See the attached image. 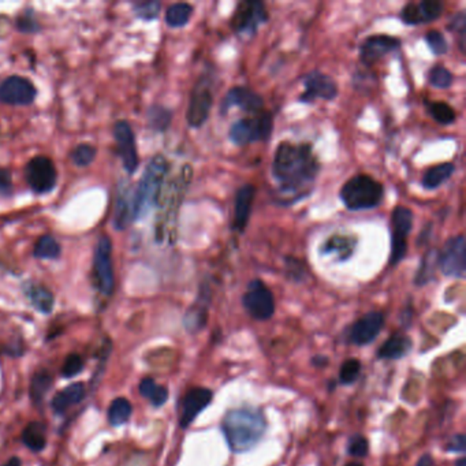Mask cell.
Here are the masks:
<instances>
[{
    "instance_id": "1",
    "label": "cell",
    "mask_w": 466,
    "mask_h": 466,
    "mask_svg": "<svg viewBox=\"0 0 466 466\" xmlns=\"http://www.w3.org/2000/svg\"><path fill=\"white\" fill-rule=\"evenodd\" d=\"M320 163L309 144L280 143L275 151L272 177L278 185L282 204H293L312 191Z\"/></svg>"
},
{
    "instance_id": "2",
    "label": "cell",
    "mask_w": 466,
    "mask_h": 466,
    "mask_svg": "<svg viewBox=\"0 0 466 466\" xmlns=\"http://www.w3.org/2000/svg\"><path fill=\"white\" fill-rule=\"evenodd\" d=\"M267 428L262 413L257 409L230 410L223 421V431L234 453L253 449Z\"/></svg>"
},
{
    "instance_id": "3",
    "label": "cell",
    "mask_w": 466,
    "mask_h": 466,
    "mask_svg": "<svg viewBox=\"0 0 466 466\" xmlns=\"http://www.w3.org/2000/svg\"><path fill=\"white\" fill-rule=\"evenodd\" d=\"M192 180V169L191 166H185L180 175L173 180L167 188H162L158 204L160 206L162 214L158 218L156 223V236L159 241L169 238L170 242L175 241L177 236V219L181 203L184 201L185 192Z\"/></svg>"
},
{
    "instance_id": "4",
    "label": "cell",
    "mask_w": 466,
    "mask_h": 466,
    "mask_svg": "<svg viewBox=\"0 0 466 466\" xmlns=\"http://www.w3.org/2000/svg\"><path fill=\"white\" fill-rule=\"evenodd\" d=\"M169 171V162L164 156L156 155L148 164L137 189L134 191V221L145 217L158 204L164 178Z\"/></svg>"
},
{
    "instance_id": "5",
    "label": "cell",
    "mask_w": 466,
    "mask_h": 466,
    "mask_svg": "<svg viewBox=\"0 0 466 466\" xmlns=\"http://www.w3.org/2000/svg\"><path fill=\"white\" fill-rule=\"evenodd\" d=\"M341 200L349 211L372 210L382 204L383 185L367 174L352 177L341 189Z\"/></svg>"
},
{
    "instance_id": "6",
    "label": "cell",
    "mask_w": 466,
    "mask_h": 466,
    "mask_svg": "<svg viewBox=\"0 0 466 466\" xmlns=\"http://www.w3.org/2000/svg\"><path fill=\"white\" fill-rule=\"evenodd\" d=\"M273 129L272 115L269 112H258L250 118H243L230 127V140L235 145L243 147L257 141H267Z\"/></svg>"
},
{
    "instance_id": "7",
    "label": "cell",
    "mask_w": 466,
    "mask_h": 466,
    "mask_svg": "<svg viewBox=\"0 0 466 466\" xmlns=\"http://www.w3.org/2000/svg\"><path fill=\"white\" fill-rule=\"evenodd\" d=\"M93 278L97 290L104 295L114 291V268H112V243L107 235L97 241L93 257Z\"/></svg>"
},
{
    "instance_id": "8",
    "label": "cell",
    "mask_w": 466,
    "mask_h": 466,
    "mask_svg": "<svg viewBox=\"0 0 466 466\" xmlns=\"http://www.w3.org/2000/svg\"><path fill=\"white\" fill-rule=\"evenodd\" d=\"M268 21V12L264 3L258 0H243L238 3L233 18L232 27L239 36H253L261 25Z\"/></svg>"
},
{
    "instance_id": "9",
    "label": "cell",
    "mask_w": 466,
    "mask_h": 466,
    "mask_svg": "<svg viewBox=\"0 0 466 466\" xmlns=\"http://www.w3.org/2000/svg\"><path fill=\"white\" fill-rule=\"evenodd\" d=\"M413 228V212L406 207H397L391 215V254L390 264L397 265L408 250L406 239Z\"/></svg>"
},
{
    "instance_id": "10",
    "label": "cell",
    "mask_w": 466,
    "mask_h": 466,
    "mask_svg": "<svg viewBox=\"0 0 466 466\" xmlns=\"http://www.w3.org/2000/svg\"><path fill=\"white\" fill-rule=\"evenodd\" d=\"M246 312L257 320H268L275 312V301L271 290L258 279L247 284L242 297Z\"/></svg>"
},
{
    "instance_id": "11",
    "label": "cell",
    "mask_w": 466,
    "mask_h": 466,
    "mask_svg": "<svg viewBox=\"0 0 466 466\" xmlns=\"http://www.w3.org/2000/svg\"><path fill=\"white\" fill-rule=\"evenodd\" d=\"M25 178L36 193L51 192L58 181V173L53 162L47 156L33 158L25 167Z\"/></svg>"
},
{
    "instance_id": "12",
    "label": "cell",
    "mask_w": 466,
    "mask_h": 466,
    "mask_svg": "<svg viewBox=\"0 0 466 466\" xmlns=\"http://www.w3.org/2000/svg\"><path fill=\"white\" fill-rule=\"evenodd\" d=\"M438 267L446 276L464 278L466 271V246L464 235L450 238L438 257Z\"/></svg>"
},
{
    "instance_id": "13",
    "label": "cell",
    "mask_w": 466,
    "mask_h": 466,
    "mask_svg": "<svg viewBox=\"0 0 466 466\" xmlns=\"http://www.w3.org/2000/svg\"><path fill=\"white\" fill-rule=\"evenodd\" d=\"M304 93L299 96L302 103H312L317 99L334 100L338 96L336 82L327 74L320 71H310L302 78Z\"/></svg>"
},
{
    "instance_id": "14",
    "label": "cell",
    "mask_w": 466,
    "mask_h": 466,
    "mask_svg": "<svg viewBox=\"0 0 466 466\" xmlns=\"http://www.w3.org/2000/svg\"><path fill=\"white\" fill-rule=\"evenodd\" d=\"M37 90L25 77L11 75L0 84V101L12 106H27L34 101Z\"/></svg>"
},
{
    "instance_id": "15",
    "label": "cell",
    "mask_w": 466,
    "mask_h": 466,
    "mask_svg": "<svg viewBox=\"0 0 466 466\" xmlns=\"http://www.w3.org/2000/svg\"><path fill=\"white\" fill-rule=\"evenodd\" d=\"M214 104V96L211 88L204 82V79L197 84L192 92V97L188 107L186 119L191 127L203 126L211 112Z\"/></svg>"
},
{
    "instance_id": "16",
    "label": "cell",
    "mask_w": 466,
    "mask_h": 466,
    "mask_svg": "<svg viewBox=\"0 0 466 466\" xmlns=\"http://www.w3.org/2000/svg\"><path fill=\"white\" fill-rule=\"evenodd\" d=\"M114 136L123 167L129 174H133L138 167V155L134 133L126 121H119L114 126Z\"/></svg>"
},
{
    "instance_id": "17",
    "label": "cell",
    "mask_w": 466,
    "mask_h": 466,
    "mask_svg": "<svg viewBox=\"0 0 466 466\" xmlns=\"http://www.w3.org/2000/svg\"><path fill=\"white\" fill-rule=\"evenodd\" d=\"M232 107H238L242 111L252 112V114H258L262 111L264 107V100L262 97L256 93L254 90L245 88V86H234L232 88L221 106L222 112H228Z\"/></svg>"
},
{
    "instance_id": "18",
    "label": "cell",
    "mask_w": 466,
    "mask_h": 466,
    "mask_svg": "<svg viewBox=\"0 0 466 466\" xmlns=\"http://www.w3.org/2000/svg\"><path fill=\"white\" fill-rule=\"evenodd\" d=\"M442 12L443 3L438 0H423L419 3H408L401 11V18L406 25H421L434 22Z\"/></svg>"
},
{
    "instance_id": "19",
    "label": "cell",
    "mask_w": 466,
    "mask_h": 466,
    "mask_svg": "<svg viewBox=\"0 0 466 466\" xmlns=\"http://www.w3.org/2000/svg\"><path fill=\"white\" fill-rule=\"evenodd\" d=\"M212 391L208 389H192L182 401L180 424L182 428L189 427L195 419L211 404Z\"/></svg>"
},
{
    "instance_id": "20",
    "label": "cell",
    "mask_w": 466,
    "mask_h": 466,
    "mask_svg": "<svg viewBox=\"0 0 466 466\" xmlns=\"http://www.w3.org/2000/svg\"><path fill=\"white\" fill-rule=\"evenodd\" d=\"M400 40L387 34H375L368 37L360 49L361 53V60L367 64L371 66L379 59L384 58L387 53L391 51L397 49L400 47Z\"/></svg>"
},
{
    "instance_id": "21",
    "label": "cell",
    "mask_w": 466,
    "mask_h": 466,
    "mask_svg": "<svg viewBox=\"0 0 466 466\" xmlns=\"http://www.w3.org/2000/svg\"><path fill=\"white\" fill-rule=\"evenodd\" d=\"M384 324V316L380 312H369L354 323L350 331V339L353 343L363 346L371 343L382 331Z\"/></svg>"
},
{
    "instance_id": "22",
    "label": "cell",
    "mask_w": 466,
    "mask_h": 466,
    "mask_svg": "<svg viewBox=\"0 0 466 466\" xmlns=\"http://www.w3.org/2000/svg\"><path fill=\"white\" fill-rule=\"evenodd\" d=\"M126 181L118 186V196L114 214V225L118 230H125L134 221V191Z\"/></svg>"
},
{
    "instance_id": "23",
    "label": "cell",
    "mask_w": 466,
    "mask_h": 466,
    "mask_svg": "<svg viewBox=\"0 0 466 466\" xmlns=\"http://www.w3.org/2000/svg\"><path fill=\"white\" fill-rule=\"evenodd\" d=\"M256 196V188L253 185H243L238 189L234 201V232L243 233L249 223L253 201Z\"/></svg>"
},
{
    "instance_id": "24",
    "label": "cell",
    "mask_w": 466,
    "mask_h": 466,
    "mask_svg": "<svg viewBox=\"0 0 466 466\" xmlns=\"http://www.w3.org/2000/svg\"><path fill=\"white\" fill-rule=\"evenodd\" d=\"M357 241L347 234H334L324 241L320 253L324 256H335L338 261H345L354 253Z\"/></svg>"
},
{
    "instance_id": "25",
    "label": "cell",
    "mask_w": 466,
    "mask_h": 466,
    "mask_svg": "<svg viewBox=\"0 0 466 466\" xmlns=\"http://www.w3.org/2000/svg\"><path fill=\"white\" fill-rule=\"evenodd\" d=\"M412 350V341L404 334H394L390 336L378 352L379 358L398 360L405 357Z\"/></svg>"
},
{
    "instance_id": "26",
    "label": "cell",
    "mask_w": 466,
    "mask_h": 466,
    "mask_svg": "<svg viewBox=\"0 0 466 466\" xmlns=\"http://www.w3.org/2000/svg\"><path fill=\"white\" fill-rule=\"evenodd\" d=\"M208 299L210 295L208 293H203L197 301L196 305H193L185 315L184 323L188 331L191 332H196L199 330H201L206 326V320H207V308H208Z\"/></svg>"
},
{
    "instance_id": "27",
    "label": "cell",
    "mask_w": 466,
    "mask_h": 466,
    "mask_svg": "<svg viewBox=\"0 0 466 466\" xmlns=\"http://www.w3.org/2000/svg\"><path fill=\"white\" fill-rule=\"evenodd\" d=\"M85 397V386L82 383H74L55 395L52 400V408L56 412H64L67 408L81 402Z\"/></svg>"
},
{
    "instance_id": "28",
    "label": "cell",
    "mask_w": 466,
    "mask_h": 466,
    "mask_svg": "<svg viewBox=\"0 0 466 466\" xmlns=\"http://www.w3.org/2000/svg\"><path fill=\"white\" fill-rule=\"evenodd\" d=\"M454 171H456V167L452 163H441L438 166L431 167L423 177L424 189H428V191L438 189L447 180H450Z\"/></svg>"
},
{
    "instance_id": "29",
    "label": "cell",
    "mask_w": 466,
    "mask_h": 466,
    "mask_svg": "<svg viewBox=\"0 0 466 466\" xmlns=\"http://www.w3.org/2000/svg\"><path fill=\"white\" fill-rule=\"evenodd\" d=\"M26 295L32 305L42 313H49L53 308L52 293L41 284H30L26 287Z\"/></svg>"
},
{
    "instance_id": "30",
    "label": "cell",
    "mask_w": 466,
    "mask_h": 466,
    "mask_svg": "<svg viewBox=\"0 0 466 466\" xmlns=\"http://www.w3.org/2000/svg\"><path fill=\"white\" fill-rule=\"evenodd\" d=\"M23 443L33 452H41L45 447V427L41 423H30L22 434Z\"/></svg>"
},
{
    "instance_id": "31",
    "label": "cell",
    "mask_w": 466,
    "mask_h": 466,
    "mask_svg": "<svg viewBox=\"0 0 466 466\" xmlns=\"http://www.w3.org/2000/svg\"><path fill=\"white\" fill-rule=\"evenodd\" d=\"M193 14V7L188 3L171 4L166 11V22L171 27L185 26Z\"/></svg>"
},
{
    "instance_id": "32",
    "label": "cell",
    "mask_w": 466,
    "mask_h": 466,
    "mask_svg": "<svg viewBox=\"0 0 466 466\" xmlns=\"http://www.w3.org/2000/svg\"><path fill=\"white\" fill-rule=\"evenodd\" d=\"M140 393H141V395L148 398L152 402V405H155V406H162L169 400L167 389L156 384L155 380L149 379V378L144 379L140 383Z\"/></svg>"
},
{
    "instance_id": "33",
    "label": "cell",
    "mask_w": 466,
    "mask_h": 466,
    "mask_svg": "<svg viewBox=\"0 0 466 466\" xmlns=\"http://www.w3.org/2000/svg\"><path fill=\"white\" fill-rule=\"evenodd\" d=\"M33 254L37 258L55 260L60 256V245L52 235H42L34 245Z\"/></svg>"
},
{
    "instance_id": "34",
    "label": "cell",
    "mask_w": 466,
    "mask_h": 466,
    "mask_svg": "<svg viewBox=\"0 0 466 466\" xmlns=\"http://www.w3.org/2000/svg\"><path fill=\"white\" fill-rule=\"evenodd\" d=\"M132 405L125 398H116L111 406H110V410H108V421L111 426L114 427H118V426H122L125 424L130 416H132Z\"/></svg>"
},
{
    "instance_id": "35",
    "label": "cell",
    "mask_w": 466,
    "mask_h": 466,
    "mask_svg": "<svg viewBox=\"0 0 466 466\" xmlns=\"http://www.w3.org/2000/svg\"><path fill=\"white\" fill-rule=\"evenodd\" d=\"M171 111L160 106L151 107L148 111V123L155 132H166L171 123Z\"/></svg>"
},
{
    "instance_id": "36",
    "label": "cell",
    "mask_w": 466,
    "mask_h": 466,
    "mask_svg": "<svg viewBox=\"0 0 466 466\" xmlns=\"http://www.w3.org/2000/svg\"><path fill=\"white\" fill-rule=\"evenodd\" d=\"M438 257H439V253L437 250H430L423 261H421V265H420V269L417 272V276H416V283L417 284H426L427 282H430L435 273V268L438 265Z\"/></svg>"
},
{
    "instance_id": "37",
    "label": "cell",
    "mask_w": 466,
    "mask_h": 466,
    "mask_svg": "<svg viewBox=\"0 0 466 466\" xmlns=\"http://www.w3.org/2000/svg\"><path fill=\"white\" fill-rule=\"evenodd\" d=\"M51 384H52V378L47 371L37 372L33 376L32 384H30L32 400L34 402H40L44 398V395L48 393V390L51 389Z\"/></svg>"
},
{
    "instance_id": "38",
    "label": "cell",
    "mask_w": 466,
    "mask_h": 466,
    "mask_svg": "<svg viewBox=\"0 0 466 466\" xmlns=\"http://www.w3.org/2000/svg\"><path fill=\"white\" fill-rule=\"evenodd\" d=\"M428 111L431 114V116L441 125H452L456 121V111L452 106H449L447 103L443 101H437V103H431L428 107Z\"/></svg>"
},
{
    "instance_id": "39",
    "label": "cell",
    "mask_w": 466,
    "mask_h": 466,
    "mask_svg": "<svg viewBox=\"0 0 466 466\" xmlns=\"http://www.w3.org/2000/svg\"><path fill=\"white\" fill-rule=\"evenodd\" d=\"M454 77L445 66H435L430 71V82L438 89H447L453 85Z\"/></svg>"
},
{
    "instance_id": "40",
    "label": "cell",
    "mask_w": 466,
    "mask_h": 466,
    "mask_svg": "<svg viewBox=\"0 0 466 466\" xmlns=\"http://www.w3.org/2000/svg\"><path fill=\"white\" fill-rule=\"evenodd\" d=\"M96 154H97V151H96L95 147H92L89 144H81V145L75 147L74 151L71 152V159L77 166L86 167L95 160Z\"/></svg>"
},
{
    "instance_id": "41",
    "label": "cell",
    "mask_w": 466,
    "mask_h": 466,
    "mask_svg": "<svg viewBox=\"0 0 466 466\" xmlns=\"http://www.w3.org/2000/svg\"><path fill=\"white\" fill-rule=\"evenodd\" d=\"M160 8H162V4H160V1H156V0L134 3V12L137 14V16H140L145 21H151V19L158 18Z\"/></svg>"
},
{
    "instance_id": "42",
    "label": "cell",
    "mask_w": 466,
    "mask_h": 466,
    "mask_svg": "<svg viewBox=\"0 0 466 466\" xmlns=\"http://www.w3.org/2000/svg\"><path fill=\"white\" fill-rule=\"evenodd\" d=\"M360 369H361V364L358 360H354V358L347 360L346 363H343L341 368V373H339L341 382L343 384L354 383L360 375Z\"/></svg>"
},
{
    "instance_id": "43",
    "label": "cell",
    "mask_w": 466,
    "mask_h": 466,
    "mask_svg": "<svg viewBox=\"0 0 466 466\" xmlns=\"http://www.w3.org/2000/svg\"><path fill=\"white\" fill-rule=\"evenodd\" d=\"M426 40L428 42V47L435 55H445L449 51L447 40L439 30L428 32L426 36Z\"/></svg>"
},
{
    "instance_id": "44",
    "label": "cell",
    "mask_w": 466,
    "mask_h": 466,
    "mask_svg": "<svg viewBox=\"0 0 466 466\" xmlns=\"http://www.w3.org/2000/svg\"><path fill=\"white\" fill-rule=\"evenodd\" d=\"M450 30L457 33L460 36V48L463 52H465V34H466V12L460 11L457 15H454L449 25Z\"/></svg>"
},
{
    "instance_id": "45",
    "label": "cell",
    "mask_w": 466,
    "mask_h": 466,
    "mask_svg": "<svg viewBox=\"0 0 466 466\" xmlns=\"http://www.w3.org/2000/svg\"><path fill=\"white\" fill-rule=\"evenodd\" d=\"M84 368V360L78 354H70L62 368V373L64 378H73L78 375Z\"/></svg>"
},
{
    "instance_id": "46",
    "label": "cell",
    "mask_w": 466,
    "mask_h": 466,
    "mask_svg": "<svg viewBox=\"0 0 466 466\" xmlns=\"http://www.w3.org/2000/svg\"><path fill=\"white\" fill-rule=\"evenodd\" d=\"M349 453L353 457H365L368 453V442L364 437L356 435L349 442Z\"/></svg>"
},
{
    "instance_id": "47",
    "label": "cell",
    "mask_w": 466,
    "mask_h": 466,
    "mask_svg": "<svg viewBox=\"0 0 466 466\" xmlns=\"http://www.w3.org/2000/svg\"><path fill=\"white\" fill-rule=\"evenodd\" d=\"M16 27L25 33H34L40 29L38 22L34 19L32 12H25L19 15L16 19Z\"/></svg>"
},
{
    "instance_id": "48",
    "label": "cell",
    "mask_w": 466,
    "mask_h": 466,
    "mask_svg": "<svg viewBox=\"0 0 466 466\" xmlns=\"http://www.w3.org/2000/svg\"><path fill=\"white\" fill-rule=\"evenodd\" d=\"M12 192L11 173L7 169H0V196H10Z\"/></svg>"
},
{
    "instance_id": "49",
    "label": "cell",
    "mask_w": 466,
    "mask_h": 466,
    "mask_svg": "<svg viewBox=\"0 0 466 466\" xmlns=\"http://www.w3.org/2000/svg\"><path fill=\"white\" fill-rule=\"evenodd\" d=\"M466 438L465 435L460 434L452 438V441L447 445L449 452H456V453H465Z\"/></svg>"
},
{
    "instance_id": "50",
    "label": "cell",
    "mask_w": 466,
    "mask_h": 466,
    "mask_svg": "<svg viewBox=\"0 0 466 466\" xmlns=\"http://www.w3.org/2000/svg\"><path fill=\"white\" fill-rule=\"evenodd\" d=\"M417 466H434V460H432L431 456L426 454V456H423V457L419 460Z\"/></svg>"
},
{
    "instance_id": "51",
    "label": "cell",
    "mask_w": 466,
    "mask_h": 466,
    "mask_svg": "<svg viewBox=\"0 0 466 466\" xmlns=\"http://www.w3.org/2000/svg\"><path fill=\"white\" fill-rule=\"evenodd\" d=\"M3 466H21V461L18 458H11Z\"/></svg>"
},
{
    "instance_id": "52",
    "label": "cell",
    "mask_w": 466,
    "mask_h": 466,
    "mask_svg": "<svg viewBox=\"0 0 466 466\" xmlns=\"http://www.w3.org/2000/svg\"><path fill=\"white\" fill-rule=\"evenodd\" d=\"M457 466H466V461L463 458V460H460L458 463H457Z\"/></svg>"
},
{
    "instance_id": "53",
    "label": "cell",
    "mask_w": 466,
    "mask_h": 466,
    "mask_svg": "<svg viewBox=\"0 0 466 466\" xmlns=\"http://www.w3.org/2000/svg\"><path fill=\"white\" fill-rule=\"evenodd\" d=\"M346 466H363V465H360V464H349V465Z\"/></svg>"
}]
</instances>
